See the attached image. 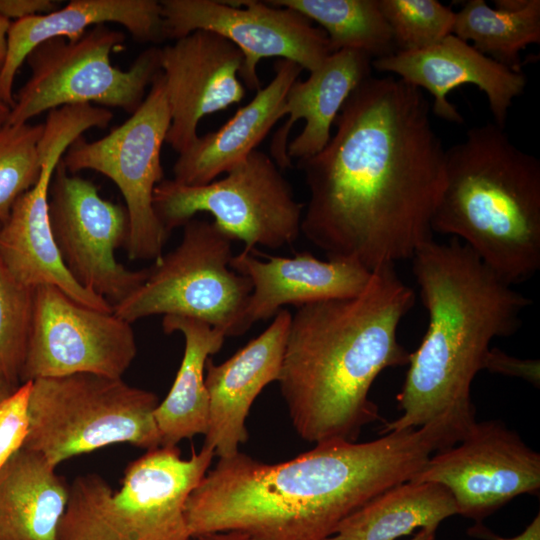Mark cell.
<instances>
[{"mask_svg": "<svg viewBox=\"0 0 540 540\" xmlns=\"http://www.w3.org/2000/svg\"><path fill=\"white\" fill-rule=\"evenodd\" d=\"M151 391L93 373L32 381L25 449L53 467L116 443L152 450L161 446Z\"/></svg>", "mask_w": 540, "mask_h": 540, "instance_id": "obj_7", "label": "cell"}, {"mask_svg": "<svg viewBox=\"0 0 540 540\" xmlns=\"http://www.w3.org/2000/svg\"><path fill=\"white\" fill-rule=\"evenodd\" d=\"M323 540H342L338 535L334 534L332 536H329Z\"/></svg>", "mask_w": 540, "mask_h": 540, "instance_id": "obj_42", "label": "cell"}, {"mask_svg": "<svg viewBox=\"0 0 540 540\" xmlns=\"http://www.w3.org/2000/svg\"><path fill=\"white\" fill-rule=\"evenodd\" d=\"M171 116L160 71L139 108L106 136L87 141L78 137L61 161L76 174L94 170L112 180L120 190L129 215L130 232L125 247L131 260H158L169 233L153 208L156 186L164 179L161 149Z\"/></svg>", "mask_w": 540, "mask_h": 540, "instance_id": "obj_11", "label": "cell"}, {"mask_svg": "<svg viewBox=\"0 0 540 540\" xmlns=\"http://www.w3.org/2000/svg\"><path fill=\"white\" fill-rule=\"evenodd\" d=\"M529 0H496V9L508 12H514L523 9Z\"/></svg>", "mask_w": 540, "mask_h": 540, "instance_id": "obj_39", "label": "cell"}, {"mask_svg": "<svg viewBox=\"0 0 540 540\" xmlns=\"http://www.w3.org/2000/svg\"><path fill=\"white\" fill-rule=\"evenodd\" d=\"M68 497L55 467L19 449L0 470V540H58Z\"/></svg>", "mask_w": 540, "mask_h": 540, "instance_id": "obj_24", "label": "cell"}, {"mask_svg": "<svg viewBox=\"0 0 540 540\" xmlns=\"http://www.w3.org/2000/svg\"><path fill=\"white\" fill-rule=\"evenodd\" d=\"M58 8L59 2L54 0H0V15L9 20L43 15Z\"/></svg>", "mask_w": 540, "mask_h": 540, "instance_id": "obj_34", "label": "cell"}, {"mask_svg": "<svg viewBox=\"0 0 540 540\" xmlns=\"http://www.w3.org/2000/svg\"><path fill=\"white\" fill-rule=\"evenodd\" d=\"M372 68L427 90L434 98L433 113L457 124L464 119L449 102L448 95L461 85H475L485 93L494 123L503 129L513 100L523 93L527 84L522 71L506 67L453 34L425 49L397 51L375 59Z\"/></svg>", "mask_w": 540, "mask_h": 540, "instance_id": "obj_18", "label": "cell"}, {"mask_svg": "<svg viewBox=\"0 0 540 540\" xmlns=\"http://www.w3.org/2000/svg\"><path fill=\"white\" fill-rule=\"evenodd\" d=\"M32 381L21 383L0 404V470L23 447L28 433V404Z\"/></svg>", "mask_w": 540, "mask_h": 540, "instance_id": "obj_32", "label": "cell"}, {"mask_svg": "<svg viewBox=\"0 0 540 540\" xmlns=\"http://www.w3.org/2000/svg\"><path fill=\"white\" fill-rule=\"evenodd\" d=\"M414 303L395 265H384L357 296L296 307L278 383L303 440L355 442L379 419L369 391L382 371L408 364L397 332Z\"/></svg>", "mask_w": 540, "mask_h": 540, "instance_id": "obj_3", "label": "cell"}, {"mask_svg": "<svg viewBox=\"0 0 540 540\" xmlns=\"http://www.w3.org/2000/svg\"><path fill=\"white\" fill-rule=\"evenodd\" d=\"M112 118L109 109L91 104L49 111L39 143V178L0 225V255L17 281L31 290L55 286L75 301L101 311H113V307L81 286L63 262L50 224L48 195L54 170L66 149L86 130L106 128Z\"/></svg>", "mask_w": 540, "mask_h": 540, "instance_id": "obj_12", "label": "cell"}, {"mask_svg": "<svg viewBox=\"0 0 540 540\" xmlns=\"http://www.w3.org/2000/svg\"><path fill=\"white\" fill-rule=\"evenodd\" d=\"M430 110L421 89L371 75L346 99L327 145L297 161L309 191L301 233L328 260L372 272L433 240L446 149Z\"/></svg>", "mask_w": 540, "mask_h": 540, "instance_id": "obj_1", "label": "cell"}, {"mask_svg": "<svg viewBox=\"0 0 540 540\" xmlns=\"http://www.w3.org/2000/svg\"><path fill=\"white\" fill-rule=\"evenodd\" d=\"M137 353L131 323L52 285L33 290L20 384L75 373L122 378Z\"/></svg>", "mask_w": 540, "mask_h": 540, "instance_id": "obj_14", "label": "cell"}, {"mask_svg": "<svg viewBox=\"0 0 540 540\" xmlns=\"http://www.w3.org/2000/svg\"><path fill=\"white\" fill-rule=\"evenodd\" d=\"M271 156L254 150L226 176L200 186L163 179L155 188V215L170 234L197 213H209L214 223L245 250L257 245L278 249L301 233L304 205Z\"/></svg>", "mask_w": 540, "mask_h": 540, "instance_id": "obj_10", "label": "cell"}, {"mask_svg": "<svg viewBox=\"0 0 540 540\" xmlns=\"http://www.w3.org/2000/svg\"><path fill=\"white\" fill-rule=\"evenodd\" d=\"M32 297L33 290L17 281L0 255V369L16 384L25 359Z\"/></svg>", "mask_w": 540, "mask_h": 540, "instance_id": "obj_31", "label": "cell"}, {"mask_svg": "<svg viewBox=\"0 0 540 540\" xmlns=\"http://www.w3.org/2000/svg\"><path fill=\"white\" fill-rule=\"evenodd\" d=\"M257 259L252 251L234 255L230 267L249 278L252 284L245 322L252 324L275 316L283 306L295 307L360 294L371 273L365 267L348 261L320 260L310 252L294 257L266 256Z\"/></svg>", "mask_w": 540, "mask_h": 540, "instance_id": "obj_21", "label": "cell"}, {"mask_svg": "<svg viewBox=\"0 0 540 540\" xmlns=\"http://www.w3.org/2000/svg\"><path fill=\"white\" fill-rule=\"evenodd\" d=\"M372 58L356 50L330 54L289 88L283 114L288 119L274 134L271 158L280 169L292 166L293 159L319 153L331 138V126L352 91L371 76Z\"/></svg>", "mask_w": 540, "mask_h": 540, "instance_id": "obj_20", "label": "cell"}, {"mask_svg": "<svg viewBox=\"0 0 540 540\" xmlns=\"http://www.w3.org/2000/svg\"><path fill=\"white\" fill-rule=\"evenodd\" d=\"M20 384L14 383L0 369V404L9 397Z\"/></svg>", "mask_w": 540, "mask_h": 540, "instance_id": "obj_38", "label": "cell"}, {"mask_svg": "<svg viewBox=\"0 0 540 540\" xmlns=\"http://www.w3.org/2000/svg\"><path fill=\"white\" fill-rule=\"evenodd\" d=\"M232 242L213 221L192 218L178 246L148 267L144 283L113 312L131 324L172 315L203 321L225 337L242 335L252 284L230 267Z\"/></svg>", "mask_w": 540, "mask_h": 540, "instance_id": "obj_8", "label": "cell"}, {"mask_svg": "<svg viewBox=\"0 0 540 540\" xmlns=\"http://www.w3.org/2000/svg\"><path fill=\"white\" fill-rule=\"evenodd\" d=\"M451 34L482 54L514 71L521 70L520 54L540 43V1L529 0L521 10L508 12L484 0H469L455 12Z\"/></svg>", "mask_w": 540, "mask_h": 540, "instance_id": "obj_28", "label": "cell"}, {"mask_svg": "<svg viewBox=\"0 0 540 540\" xmlns=\"http://www.w3.org/2000/svg\"><path fill=\"white\" fill-rule=\"evenodd\" d=\"M52 232L73 278L112 307L135 292L149 268L130 270L115 258L130 232L125 206L104 199L90 180L71 174L60 160L49 187Z\"/></svg>", "mask_w": 540, "mask_h": 540, "instance_id": "obj_13", "label": "cell"}, {"mask_svg": "<svg viewBox=\"0 0 540 540\" xmlns=\"http://www.w3.org/2000/svg\"><path fill=\"white\" fill-rule=\"evenodd\" d=\"M160 5L163 40L176 41L197 30L226 38L243 55L239 77L244 86L256 92L261 59L290 60L311 72L332 54L322 28L293 9L266 1L242 0L240 7L216 0H162Z\"/></svg>", "mask_w": 540, "mask_h": 540, "instance_id": "obj_15", "label": "cell"}, {"mask_svg": "<svg viewBox=\"0 0 540 540\" xmlns=\"http://www.w3.org/2000/svg\"><path fill=\"white\" fill-rule=\"evenodd\" d=\"M160 62L171 116L165 142L179 154L197 139L203 117L244 98L243 55L226 38L197 30L161 48Z\"/></svg>", "mask_w": 540, "mask_h": 540, "instance_id": "obj_17", "label": "cell"}, {"mask_svg": "<svg viewBox=\"0 0 540 540\" xmlns=\"http://www.w3.org/2000/svg\"><path fill=\"white\" fill-rule=\"evenodd\" d=\"M189 540H250L249 537L238 531L212 532L192 536Z\"/></svg>", "mask_w": 540, "mask_h": 540, "instance_id": "obj_36", "label": "cell"}, {"mask_svg": "<svg viewBox=\"0 0 540 540\" xmlns=\"http://www.w3.org/2000/svg\"><path fill=\"white\" fill-rule=\"evenodd\" d=\"M315 21L327 34L332 53L356 50L372 60L397 52L378 0H268Z\"/></svg>", "mask_w": 540, "mask_h": 540, "instance_id": "obj_27", "label": "cell"}, {"mask_svg": "<svg viewBox=\"0 0 540 540\" xmlns=\"http://www.w3.org/2000/svg\"><path fill=\"white\" fill-rule=\"evenodd\" d=\"M106 23L123 26L138 42L163 40L161 5L156 0H72L50 13L14 20L0 70V100L12 109L16 73L36 46L58 37L74 41L93 26Z\"/></svg>", "mask_w": 540, "mask_h": 540, "instance_id": "obj_22", "label": "cell"}, {"mask_svg": "<svg viewBox=\"0 0 540 540\" xmlns=\"http://www.w3.org/2000/svg\"><path fill=\"white\" fill-rule=\"evenodd\" d=\"M42 124H6L0 130V224L17 200L37 182L41 171Z\"/></svg>", "mask_w": 540, "mask_h": 540, "instance_id": "obj_29", "label": "cell"}, {"mask_svg": "<svg viewBox=\"0 0 540 540\" xmlns=\"http://www.w3.org/2000/svg\"><path fill=\"white\" fill-rule=\"evenodd\" d=\"M291 313L281 309L256 338L221 364L209 357L205 385L209 396V420L205 446L219 458L239 452L248 440L246 418L256 397L279 380Z\"/></svg>", "mask_w": 540, "mask_h": 540, "instance_id": "obj_19", "label": "cell"}, {"mask_svg": "<svg viewBox=\"0 0 540 540\" xmlns=\"http://www.w3.org/2000/svg\"><path fill=\"white\" fill-rule=\"evenodd\" d=\"M397 51L430 47L451 34L455 12L437 0H378Z\"/></svg>", "mask_w": 540, "mask_h": 540, "instance_id": "obj_30", "label": "cell"}, {"mask_svg": "<svg viewBox=\"0 0 540 540\" xmlns=\"http://www.w3.org/2000/svg\"><path fill=\"white\" fill-rule=\"evenodd\" d=\"M124 41L123 32L101 24L77 40L58 37L36 46L25 60L31 76L16 94L7 124L29 123L44 111L92 103L135 112L161 71V48L149 47L122 70L111 64V54L122 49Z\"/></svg>", "mask_w": 540, "mask_h": 540, "instance_id": "obj_9", "label": "cell"}, {"mask_svg": "<svg viewBox=\"0 0 540 540\" xmlns=\"http://www.w3.org/2000/svg\"><path fill=\"white\" fill-rule=\"evenodd\" d=\"M11 108L0 100V130L7 124Z\"/></svg>", "mask_w": 540, "mask_h": 540, "instance_id": "obj_41", "label": "cell"}, {"mask_svg": "<svg viewBox=\"0 0 540 540\" xmlns=\"http://www.w3.org/2000/svg\"><path fill=\"white\" fill-rule=\"evenodd\" d=\"M411 261L428 327L397 395L402 415L380 433L436 425L456 444L476 423L471 386L491 341L518 331L531 299L454 237L423 244Z\"/></svg>", "mask_w": 540, "mask_h": 540, "instance_id": "obj_4", "label": "cell"}, {"mask_svg": "<svg viewBox=\"0 0 540 540\" xmlns=\"http://www.w3.org/2000/svg\"><path fill=\"white\" fill-rule=\"evenodd\" d=\"M214 456L205 445L189 459L176 446L148 450L128 464L117 491L98 474L76 477L58 540H189L185 504Z\"/></svg>", "mask_w": 540, "mask_h": 540, "instance_id": "obj_6", "label": "cell"}, {"mask_svg": "<svg viewBox=\"0 0 540 540\" xmlns=\"http://www.w3.org/2000/svg\"><path fill=\"white\" fill-rule=\"evenodd\" d=\"M441 484L458 514L481 521L523 494L540 490V455L504 423L476 422L455 445L433 453L410 479Z\"/></svg>", "mask_w": 540, "mask_h": 540, "instance_id": "obj_16", "label": "cell"}, {"mask_svg": "<svg viewBox=\"0 0 540 540\" xmlns=\"http://www.w3.org/2000/svg\"><path fill=\"white\" fill-rule=\"evenodd\" d=\"M433 233L467 245L514 286L540 269V160L495 123L476 126L445 150Z\"/></svg>", "mask_w": 540, "mask_h": 540, "instance_id": "obj_5", "label": "cell"}, {"mask_svg": "<svg viewBox=\"0 0 540 540\" xmlns=\"http://www.w3.org/2000/svg\"><path fill=\"white\" fill-rule=\"evenodd\" d=\"M458 514L449 490L434 482L406 481L348 515L335 534L342 540H395L416 528H434Z\"/></svg>", "mask_w": 540, "mask_h": 540, "instance_id": "obj_26", "label": "cell"}, {"mask_svg": "<svg viewBox=\"0 0 540 540\" xmlns=\"http://www.w3.org/2000/svg\"><path fill=\"white\" fill-rule=\"evenodd\" d=\"M11 20L0 15V70L3 67L7 52V35Z\"/></svg>", "mask_w": 540, "mask_h": 540, "instance_id": "obj_37", "label": "cell"}, {"mask_svg": "<svg viewBox=\"0 0 540 540\" xmlns=\"http://www.w3.org/2000/svg\"><path fill=\"white\" fill-rule=\"evenodd\" d=\"M436 529L434 528H422L412 539L410 540H436Z\"/></svg>", "mask_w": 540, "mask_h": 540, "instance_id": "obj_40", "label": "cell"}, {"mask_svg": "<svg viewBox=\"0 0 540 540\" xmlns=\"http://www.w3.org/2000/svg\"><path fill=\"white\" fill-rule=\"evenodd\" d=\"M166 334L180 332L185 348L172 387L154 410L161 446L174 447L184 439L205 435L209 420V396L205 385L207 359L223 346L225 335L198 319L163 316Z\"/></svg>", "mask_w": 540, "mask_h": 540, "instance_id": "obj_25", "label": "cell"}, {"mask_svg": "<svg viewBox=\"0 0 540 540\" xmlns=\"http://www.w3.org/2000/svg\"><path fill=\"white\" fill-rule=\"evenodd\" d=\"M510 377L521 378L535 387L540 383V363L538 359H520L508 355L499 348H490L483 370Z\"/></svg>", "mask_w": 540, "mask_h": 540, "instance_id": "obj_33", "label": "cell"}, {"mask_svg": "<svg viewBox=\"0 0 540 540\" xmlns=\"http://www.w3.org/2000/svg\"><path fill=\"white\" fill-rule=\"evenodd\" d=\"M444 448L430 425L393 430L369 442L330 441L267 464L240 451L219 458L185 504L192 536L238 531L250 540H323L348 515L409 481Z\"/></svg>", "mask_w": 540, "mask_h": 540, "instance_id": "obj_2", "label": "cell"}, {"mask_svg": "<svg viewBox=\"0 0 540 540\" xmlns=\"http://www.w3.org/2000/svg\"><path fill=\"white\" fill-rule=\"evenodd\" d=\"M470 534L487 540H540V515L537 514L524 531L514 537H501L480 524L472 527Z\"/></svg>", "mask_w": 540, "mask_h": 540, "instance_id": "obj_35", "label": "cell"}, {"mask_svg": "<svg viewBox=\"0 0 540 540\" xmlns=\"http://www.w3.org/2000/svg\"><path fill=\"white\" fill-rule=\"evenodd\" d=\"M302 70L293 61H275L273 79L247 105L218 130L198 136L179 153L173 166V180L189 186L208 184L256 150L275 123L284 117L286 94Z\"/></svg>", "mask_w": 540, "mask_h": 540, "instance_id": "obj_23", "label": "cell"}]
</instances>
